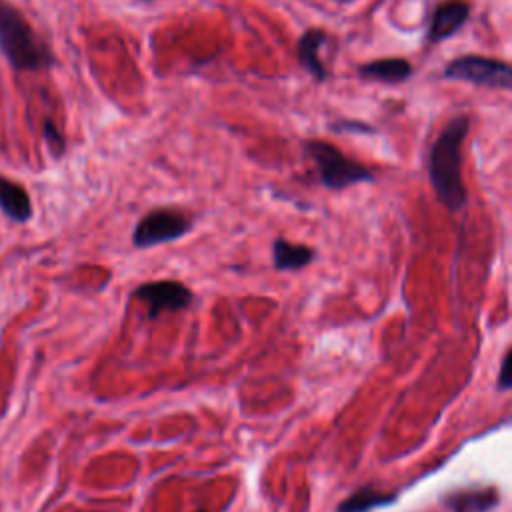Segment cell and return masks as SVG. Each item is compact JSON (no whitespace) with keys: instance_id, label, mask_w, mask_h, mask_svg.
Returning a JSON list of instances; mask_svg holds the SVG:
<instances>
[{"instance_id":"1","label":"cell","mask_w":512,"mask_h":512,"mask_svg":"<svg viewBox=\"0 0 512 512\" xmlns=\"http://www.w3.org/2000/svg\"><path fill=\"white\" fill-rule=\"evenodd\" d=\"M468 132V118L454 116L434 140L428 158V174L438 200L448 210H460L466 202L462 182V142Z\"/></svg>"},{"instance_id":"2","label":"cell","mask_w":512,"mask_h":512,"mask_svg":"<svg viewBox=\"0 0 512 512\" xmlns=\"http://www.w3.org/2000/svg\"><path fill=\"white\" fill-rule=\"evenodd\" d=\"M0 48L18 70H38L52 62V54L22 12L4 0H0Z\"/></svg>"},{"instance_id":"3","label":"cell","mask_w":512,"mask_h":512,"mask_svg":"<svg viewBox=\"0 0 512 512\" xmlns=\"http://www.w3.org/2000/svg\"><path fill=\"white\" fill-rule=\"evenodd\" d=\"M306 152L314 160L322 184L332 190H342L352 184L372 180V172L366 166L346 158L330 142L310 140L306 142Z\"/></svg>"},{"instance_id":"4","label":"cell","mask_w":512,"mask_h":512,"mask_svg":"<svg viewBox=\"0 0 512 512\" xmlns=\"http://www.w3.org/2000/svg\"><path fill=\"white\" fill-rule=\"evenodd\" d=\"M192 228V220L172 208H156L140 218L132 232L136 248H152L182 238Z\"/></svg>"},{"instance_id":"5","label":"cell","mask_w":512,"mask_h":512,"mask_svg":"<svg viewBox=\"0 0 512 512\" xmlns=\"http://www.w3.org/2000/svg\"><path fill=\"white\" fill-rule=\"evenodd\" d=\"M444 76L512 92V64L486 56H460L446 66Z\"/></svg>"},{"instance_id":"6","label":"cell","mask_w":512,"mask_h":512,"mask_svg":"<svg viewBox=\"0 0 512 512\" xmlns=\"http://www.w3.org/2000/svg\"><path fill=\"white\" fill-rule=\"evenodd\" d=\"M134 296L146 304L148 318H158L162 312L186 310L194 300L192 290L178 280L146 282L134 290Z\"/></svg>"},{"instance_id":"7","label":"cell","mask_w":512,"mask_h":512,"mask_svg":"<svg viewBox=\"0 0 512 512\" xmlns=\"http://www.w3.org/2000/svg\"><path fill=\"white\" fill-rule=\"evenodd\" d=\"M500 494L494 486L454 490L444 498V504L452 512H488L498 506Z\"/></svg>"},{"instance_id":"8","label":"cell","mask_w":512,"mask_h":512,"mask_svg":"<svg viewBox=\"0 0 512 512\" xmlns=\"http://www.w3.org/2000/svg\"><path fill=\"white\" fill-rule=\"evenodd\" d=\"M468 18V4L460 0H450L444 2L442 6L436 8L432 22H430V40L438 42L448 36H452Z\"/></svg>"},{"instance_id":"9","label":"cell","mask_w":512,"mask_h":512,"mask_svg":"<svg viewBox=\"0 0 512 512\" xmlns=\"http://www.w3.org/2000/svg\"><path fill=\"white\" fill-rule=\"evenodd\" d=\"M0 210L14 222H26L32 216V202L24 186L0 176Z\"/></svg>"},{"instance_id":"10","label":"cell","mask_w":512,"mask_h":512,"mask_svg":"<svg viewBox=\"0 0 512 512\" xmlns=\"http://www.w3.org/2000/svg\"><path fill=\"white\" fill-rule=\"evenodd\" d=\"M316 252L310 246L294 244L284 238H276L272 244V260L278 270H300L314 260Z\"/></svg>"},{"instance_id":"11","label":"cell","mask_w":512,"mask_h":512,"mask_svg":"<svg viewBox=\"0 0 512 512\" xmlns=\"http://www.w3.org/2000/svg\"><path fill=\"white\" fill-rule=\"evenodd\" d=\"M324 40H326V34L322 30H306L298 40V58H300L302 66L310 74H314L318 80H322L326 76L324 64L318 56L320 46L324 44Z\"/></svg>"},{"instance_id":"12","label":"cell","mask_w":512,"mask_h":512,"mask_svg":"<svg viewBox=\"0 0 512 512\" xmlns=\"http://www.w3.org/2000/svg\"><path fill=\"white\" fill-rule=\"evenodd\" d=\"M394 500H396V494H388V492H380L370 486H362L360 490H356L354 494H350L348 498H344L340 502L338 512H370L374 508L390 506Z\"/></svg>"},{"instance_id":"13","label":"cell","mask_w":512,"mask_h":512,"mask_svg":"<svg viewBox=\"0 0 512 512\" xmlns=\"http://www.w3.org/2000/svg\"><path fill=\"white\" fill-rule=\"evenodd\" d=\"M360 72L366 78H374L382 82H402L410 76L412 68L402 58H384V60H374L364 64Z\"/></svg>"},{"instance_id":"14","label":"cell","mask_w":512,"mask_h":512,"mask_svg":"<svg viewBox=\"0 0 512 512\" xmlns=\"http://www.w3.org/2000/svg\"><path fill=\"white\" fill-rule=\"evenodd\" d=\"M42 136H44V140H46V144L50 146V150H52L54 156H60V154L64 152L66 140H64V136H62V132L58 130V126H56L50 118H44V120H42Z\"/></svg>"},{"instance_id":"15","label":"cell","mask_w":512,"mask_h":512,"mask_svg":"<svg viewBox=\"0 0 512 512\" xmlns=\"http://www.w3.org/2000/svg\"><path fill=\"white\" fill-rule=\"evenodd\" d=\"M512 388V348L504 354L500 372H498V390H510Z\"/></svg>"},{"instance_id":"16","label":"cell","mask_w":512,"mask_h":512,"mask_svg":"<svg viewBox=\"0 0 512 512\" xmlns=\"http://www.w3.org/2000/svg\"><path fill=\"white\" fill-rule=\"evenodd\" d=\"M198 512H206V510H198Z\"/></svg>"}]
</instances>
